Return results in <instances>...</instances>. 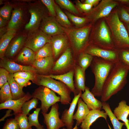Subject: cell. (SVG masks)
<instances>
[{
  "label": "cell",
  "instance_id": "16",
  "mask_svg": "<svg viewBox=\"0 0 129 129\" xmlns=\"http://www.w3.org/2000/svg\"><path fill=\"white\" fill-rule=\"evenodd\" d=\"M0 65L1 67L5 69L9 73H14L22 71H30L34 72H38L33 66L21 65L5 57L0 60Z\"/></svg>",
  "mask_w": 129,
  "mask_h": 129
},
{
  "label": "cell",
  "instance_id": "3",
  "mask_svg": "<svg viewBox=\"0 0 129 129\" xmlns=\"http://www.w3.org/2000/svg\"><path fill=\"white\" fill-rule=\"evenodd\" d=\"M64 28L70 47L77 59L79 55L84 52L86 48L90 28L89 27L79 28L72 27Z\"/></svg>",
  "mask_w": 129,
  "mask_h": 129
},
{
  "label": "cell",
  "instance_id": "56",
  "mask_svg": "<svg viewBox=\"0 0 129 129\" xmlns=\"http://www.w3.org/2000/svg\"><path fill=\"white\" fill-rule=\"evenodd\" d=\"M126 127L127 128V129H129V119H128V125Z\"/></svg>",
  "mask_w": 129,
  "mask_h": 129
},
{
  "label": "cell",
  "instance_id": "42",
  "mask_svg": "<svg viewBox=\"0 0 129 129\" xmlns=\"http://www.w3.org/2000/svg\"><path fill=\"white\" fill-rule=\"evenodd\" d=\"M13 76L14 77L22 78L32 81L33 82L35 80L36 77V75L34 72L27 71H20L14 73Z\"/></svg>",
  "mask_w": 129,
  "mask_h": 129
},
{
  "label": "cell",
  "instance_id": "24",
  "mask_svg": "<svg viewBox=\"0 0 129 129\" xmlns=\"http://www.w3.org/2000/svg\"><path fill=\"white\" fill-rule=\"evenodd\" d=\"M74 68L66 73L59 75L50 74L47 75L49 77L60 81L66 85L70 89L74 96L77 95L74 85L73 77L74 76Z\"/></svg>",
  "mask_w": 129,
  "mask_h": 129
},
{
  "label": "cell",
  "instance_id": "47",
  "mask_svg": "<svg viewBox=\"0 0 129 129\" xmlns=\"http://www.w3.org/2000/svg\"><path fill=\"white\" fill-rule=\"evenodd\" d=\"M76 6L79 10L86 12H88L91 10L93 5L89 4L82 3L79 0L76 2Z\"/></svg>",
  "mask_w": 129,
  "mask_h": 129
},
{
  "label": "cell",
  "instance_id": "40",
  "mask_svg": "<svg viewBox=\"0 0 129 129\" xmlns=\"http://www.w3.org/2000/svg\"><path fill=\"white\" fill-rule=\"evenodd\" d=\"M13 8L12 5L7 3L0 8V16L8 22L10 20Z\"/></svg>",
  "mask_w": 129,
  "mask_h": 129
},
{
  "label": "cell",
  "instance_id": "13",
  "mask_svg": "<svg viewBox=\"0 0 129 129\" xmlns=\"http://www.w3.org/2000/svg\"><path fill=\"white\" fill-rule=\"evenodd\" d=\"M50 43L55 59L57 60L68 48L70 47L69 39L66 34L52 37Z\"/></svg>",
  "mask_w": 129,
  "mask_h": 129
},
{
  "label": "cell",
  "instance_id": "14",
  "mask_svg": "<svg viewBox=\"0 0 129 129\" xmlns=\"http://www.w3.org/2000/svg\"><path fill=\"white\" fill-rule=\"evenodd\" d=\"M27 37L24 34L16 35L9 44L5 56L7 58L13 57L25 45Z\"/></svg>",
  "mask_w": 129,
  "mask_h": 129
},
{
  "label": "cell",
  "instance_id": "37",
  "mask_svg": "<svg viewBox=\"0 0 129 129\" xmlns=\"http://www.w3.org/2000/svg\"><path fill=\"white\" fill-rule=\"evenodd\" d=\"M56 4L62 8L68 10L73 14L78 15L79 13L77 8L69 0H56Z\"/></svg>",
  "mask_w": 129,
  "mask_h": 129
},
{
  "label": "cell",
  "instance_id": "9",
  "mask_svg": "<svg viewBox=\"0 0 129 129\" xmlns=\"http://www.w3.org/2000/svg\"><path fill=\"white\" fill-rule=\"evenodd\" d=\"M51 36L46 35L39 29L28 32L25 46L36 52L48 43H50Z\"/></svg>",
  "mask_w": 129,
  "mask_h": 129
},
{
  "label": "cell",
  "instance_id": "25",
  "mask_svg": "<svg viewBox=\"0 0 129 129\" xmlns=\"http://www.w3.org/2000/svg\"><path fill=\"white\" fill-rule=\"evenodd\" d=\"M114 114L118 120L123 121L126 126L128 125L127 117L129 115V106L127 104L124 100L120 101L118 106L113 110Z\"/></svg>",
  "mask_w": 129,
  "mask_h": 129
},
{
  "label": "cell",
  "instance_id": "1",
  "mask_svg": "<svg viewBox=\"0 0 129 129\" xmlns=\"http://www.w3.org/2000/svg\"><path fill=\"white\" fill-rule=\"evenodd\" d=\"M128 68L119 60L114 63L103 85L101 100L106 102L121 90L127 82Z\"/></svg>",
  "mask_w": 129,
  "mask_h": 129
},
{
  "label": "cell",
  "instance_id": "4",
  "mask_svg": "<svg viewBox=\"0 0 129 129\" xmlns=\"http://www.w3.org/2000/svg\"><path fill=\"white\" fill-rule=\"evenodd\" d=\"M33 82L38 86H46L58 94L60 97L62 104L67 105L70 104L71 92L62 82L57 81L47 75H36Z\"/></svg>",
  "mask_w": 129,
  "mask_h": 129
},
{
  "label": "cell",
  "instance_id": "19",
  "mask_svg": "<svg viewBox=\"0 0 129 129\" xmlns=\"http://www.w3.org/2000/svg\"><path fill=\"white\" fill-rule=\"evenodd\" d=\"M53 56L35 59L32 64V66L42 74L51 72L55 63Z\"/></svg>",
  "mask_w": 129,
  "mask_h": 129
},
{
  "label": "cell",
  "instance_id": "50",
  "mask_svg": "<svg viewBox=\"0 0 129 129\" xmlns=\"http://www.w3.org/2000/svg\"><path fill=\"white\" fill-rule=\"evenodd\" d=\"M8 22L5 19L0 16V28L7 26L6 25Z\"/></svg>",
  "mask_w": 129,
  "mask_h": 129
},
{
  "label": "cell",
  "instance_id": "5",
  "mask_svg": "<svg viewBox=\"0 0 129 129\" xmlns=\"http://www.w3.org/2000/svg\"><path fill=\"white\" fill-rule=\"evenodd\" d=\"M76 64V59L70 47L56 60L51 72L53 75L63 74L73 69Z\"/></svg>",
  "mask_w": 129,
  "mask_h": 129
},
{
  "label": "cell",
  "instance_id": "57",
  "mask_svg": "<svg viewBox=\"0 0 129 129\" xmlns=\"http://www.w3.org/2000/svg\"><path fill=\"white\" fill-rule=\"evenodd\" d=\"M128 29H129V25H128Z\"/></svg>",
  "mask_w": 129,
  "mask_h": 129
},
{
  "label": "cell",
  "instance_id": "52",
  "mask_svg": "<svg viewBox=\"0 0 129 129\" xmlns=\"http://www.w3.org/2000/svg\"><path fill=\"white\" fill-rule=\"evenodd\" d=\"M8 30L7 26L0 28V37L1 38L7 32Z\"/></svg>",
  "mask_w": 129,
  "mask_h": 129
},
{
  "label": "cell",
  "instance_id": "45",
  "mask_svg": "<svg viewBox=\"0 0 129 129\" xmlns=\"http://www.w3.org/2000/svg\"><path fill=\"white\" fill-rule=\"evenodd\" d=\"M1 129H20L17 123L14 118L7 119Z\"/></svg>",
  "mask_w": 129,
  "mask_h": 129
},
{
  "label": "cell",
  "instance_id": "48",
  "mask_svg": "<svg viewBox=\"0 0 129 129\" xmlns=\"http://www.w3.org/2000/svg\"><path fill=\"white\" fill-rule=\"evenodd\" d=\"M14 78L16 82L22 88L31 84V83L29 80L17 77H14Z\"/></svg>",
  "mask_w": 129,
  "mask_h": 129
},
{
  "label": "cell",
  "instance_id": "18",
  "mask_svg": "<svg viewBox=\"0 0 129 129\" xmlns=\"http://www.w3.org/2000/svg\"><path fill=\"white\" fill-rule=\"evenodd\" d=\"M32 98V95L27 92L24 97L19 99L10 100L0 103V109H11L13 111L15 115L22 113L21 109L23 104Z\"/></svg>",
  "mask_w": 129,
  "mask_h": 129
},
{
  "label": "cell",
  "instance_id": "26",
  "mask_svg": "<svg viewBox=\"0 0 129 129\" xmlns=\"http://www.w3.org/2000/svg\"><path fill=\"white\" fill-rule=\"evenodd\" d=\"M78 108L76 112L73 116V119L76 121L77 126L81 124L90 110L86 105L81 98H79L77 102Z\"/></svg>",
  "mask_w": 129,
  "mask_h": 129
},
{
  "label": "cell",
  "instance_id": "41",
  "mask_svg": "<svg viewBox=\"0 0 129 129\" xmlns=\"http://www.w3.org/2000/svg\"><path fill=\"white\" fill-rule=\"evenodd\" d=\"M65 13L70 21L75 25L76 28H79L86 21V19L85 18L77 16L68 11H65Z\"/></svg>",
  "mask_w": 129,
  "mask_h": 129
},
{
  "label": "cell",
  "instance_id": "21",
  "mask_svg": "<svg viewBox=\"0 0 129 129\" xmlns=\"http://www.w3.org/2000/svg\"><path fill=\"white\" fill-rule=\"evenodd\" d=\"M90 91L89 87L86 86L85 91L82 93L80 97L86 105L90 110H101L102 108V102L96 98Z\"/></svg>",
  "mask_w": 129,
  "mask_h": 129
},
{
  "label": "cell",
  "instance_id": "22",
  "mask_svg": "<svg viewBox=\"0 0 129 129\" xmlns=\"http://www.w3.org/2000/svg\"><path fill=\"white\" fill-rule=\"evenodd\" d=\"M74 85L77 94L85 91L86 87L85 71L77 64L74 67Z\"/></svg>",
  "mask_w": 129,
  "mask_h": 129
},
{
  "label": "cell",
  "instance_id": "58",
  "mask_svg": "<svg viewBox=\"0 0 129 129\" xmlns=\"http://www.w3.org/2000/svg\"><path fill=\"white\" fill-rule=\"evenodd\" d=\"M128 9L129 10V8H128Z\"/></svg>",
  "mask_w": 129,
  "mask_h": 129
},
{
  "label": "cell",
  "instance_id": "46",
  "mask_svg": "<svg viewBox=\"0 0 129 129\" xmlns=\"http://www.w3.org/2000/svg\"><path fill=\"white\" fill-rule=\"evenodd\" d=\"M9 73L3 68H0V88L8 82Z\"/></svg>",
  "mask_w": 129,
  "mask_h": 129
},
{
  "label": "cell",
  "instance_id": "27",
  "mask_svg": "<svg viewBox=\"0 0 129 129\" xmlns=\"http://www.w3.org/2000/svg\"><path fill=\"white\" fill-rule=\"evenodd\" d=\"M16 30L8 29L6 33L0 38V57L3 58L6 50L10 42L16 35Z\"/></svg>",
  "mask_w": 129,
  "mask_h": 129
},
{
  "label": "cell",
  "instance_id": "20",
  "mask_svg": "<svg viewBox=\"0 0 129 129\" xmlns=\"http://www.w3.org/2000/svg\"><path fill=\"white\" fill-rule=\"evenodd\" d=\"M116 5L117 3L112 0H102L97 6L94 13V20L96 21L101 18L108 16Z\"/></svg>",
  "mask_w": 129,
  "mask_h": 129
},
{
  "label": "cell",
  "instance_id": "8",
  "mask_svg": "<svg viewBox=\"0 0 129 129\" xmlns=\"http://www.w3.org/2000/svg\"><path fill=\"white\" fill-rule=\"evenodd\" d=\"M110 25L116 37L117 45L119 47L129 48V36L124 26L120 20L117 13H114L112 17Z\"/></svg>",
  "mask_w": 129,
  "mask_h": 129
},
{
  "label": "cell",
  "instance_id": "6",
  "mask_svg": "<svg viewBox=\"0 0 129 129\" xmlns=\"http://www.w3.org/2000/svg\"><path fill=\"white\" fill-rule=\"evenodd\" d=\"M32 96V98L40 101L41 104L40 108L42 112L45 113H47L51 106L61 101L59 96L56 95L54 91L43 86H40L36 89Z\"/></svg>",
  "mask_w": 129,
  "mask_h": 129
},
{
  "label": "cell",
  "instance_id": "43",
  "mask_svg": "<svg viewBox=\"0 0 129 129\" xmlns=\"http://www.w3.org/2000/svg\"><path fill=\"white\" fill-rule=\"evenodd\" d=\"M118 52L119 60L129 70V49H124Z\"/></svg>",
  "mask_w": 129,
  "mask_h": 129
},
{
  "label": "cell",
  "instance_id": "29",
  "mask_svg": "<svg viewBox=\"0 0 129 129\" xmlns=\"http://www.w3.org/2000/svg\"><path fill=\"white\" fill-rule=\"evenodd\" d=\"M35 53L25 47L21 50L17 58V61L23 64H32L35 60Z\"/></svg>",
  "mask_w": 129,
  "mask_h": 129
},
{
  "label": "cell",
  "instance_id": "36",
  "mask_svg": "<svg viewBox=\"0 0 129 129\" xmlns=\"http://www.w3.org/2000/svg\"><path fill=\"white\" fill-rule=\"evenodd\" d=\"M41 110L40 108H37L33 113L28 115V117L30 125L32 127L35 126L37 129H45L44 126L39 123L38 120V115Z\"/></svg>",
  "mask_w": 129,
  "mask_h": 129
},
{
  "label": "cell",
  "instance_id": "33",
  "mask_svg": "<svg viewBox=\"0 0 129 129\" xmlns=\"http://www.w3.org/2000/svg\"><path fill=\"white\" fill-rule=\"evenodd\" d=\"M93 56L84 52L81 53L77 59V64L84 71L90 66Z\"/></svg>",
  "mask_w": 129,
  "mask_h": 129
},
{
  "label": "cell",
  "instance_id": "38",
  "mask_svg": "<svg viewBox=\"0 0 129 129\" xmlns=\"http://www.w3.org/2000/svg\"><path fill=\"white\" fill-rule=\"evenodd\" d=\"M14 118L20 129H32L27 115L22 113H19L15 115Z\"/></svg>",
  "mask_w": 129,
  "mask_h": 129
},
{
  "label": "cell",
  "instance_id": "32",
  "mask_svg": "<svg viewBox=\"0 0 129 129\" xmlns=\"http://www.w3.org/2000/svg\"><path fill=\"white\" fill-rule=\"evenodd\" d=\"M56 16L55 18L58 22L65 28L71 27L72 25L67 16L56 3L55 5Z\"/></svg>",
  "mask_w": 129,
  "mask_h": 129
},
{
  "label": "cell",
  "instance_id": "12",
  "mask_svg": "<svg viewBox=\"0 0 129 129\" xmlns=\"http://www.w3.org/2000/svg\"><path fill=\"white\" fill-rule=\"evenodd\" d=\"M84 52L93 56L100 58L114 63L119 61L118 52L112 50H108L91 46L87 47Z\"/></svg>",
  "mask_w": 129,
  "mask_h": 129
},
{
  "label": "cell",
  "instance_id": "23",
  "mask_svg": "<svg viewBox=\"0 0 129 129\" xmlns=\"http://www.w3.org/2000/svg\"><path fill=\"white\" fill-rule=\"evenodd\" d=\"M108 116L106 113L103 111L91 110L81 123V129H90L91 126L99 118L102 117L106 120Z\"/></svg>",
  "mask_w": 129,
  "mask_h": 129
},
{
  "label": "cell",
  "instance_id": "35",
  "mask_svg": "<svg viewBox=\"0 0 129 129\" xmlns=\"http://www.w3.org/2000/svg\"><path fill=\"white\" fill-rule=\"evenodd\" d=\"M13 100L10 85L7 82L0 90V102L2 103L10 100Z\"/></svg>",
  "mask_w": 129,
  "mask_h": 129
},
{
  "label": "cell",
  "instance_id": "30",
  "mask_svg": "<svg viewBox=\"0 0 129 129\" xmlns=\"http://www.w3.org/2000/svg\"><path fill=\"white\" fill-rule=\"evenodd\" d=\"M98 38L100 42L105 44L106 46L112 48L113 46L107 27L105 22L102 21L98 32Z\"/></svg>",
  "mask_w": 129,
  "mask_h": 129
},
{
  "label": "cell",
  "instance_id": "10",
  "mask_svg": "<svg viewBox=\"0 0 129 129\" xmlns=\"http://www.w3.org/2000/svg\"><path fill=\"white\" fill-rule=\"evenodd\" d=\"M40 30L46 35L52 37L65 34L64 27L57 21L55 18L51 16L44 17L41 21Z\"/></svg>",
  "mask_w": 129,
  "mask_h": 129
},
{
  "label": "cell",
  "instance_id": "54",
  "mask_svg": "<svg viewBox=\"0 0 129 129\" xmlns=\"http://www.w3.org/2000/svg\"><path fill=\"white\" fill-rule=\"evenodd\" d=\"M120 1L126 3H129V0H119Z\"/></svg>",
  "mask_w": 129,
  "mask_h": 129
},
{
  "label": "cell",
  "instance_id": "11",
  "mask_svg": "<svg viewBox=\"0 0 129 129\" xmlns=\"http://www.w3.org/2000/svg\"><path fill=\"white\" fill-rule=\"evenodd\" d=\"M59 105L57 103L51 106L49 113L42 112L44 117L43 122L46 126L47 129H59L65 126L59 118Z\"/></svg>",
  "mask_w": 129,
  "mask_h": 129
},
{
  "label": "cell",
  "instance_id": "44",
  "mask_svg": "<svg viewBox=\"0 0 129 129\" xmlns=\"http://www.w3.org/2000/svg\"><path fill=\"white\" fill-rule=\"evenodd\" d=\"M42 2L47 8L50 16L55 17L56 16L55 5L56 3L53 0H41Z\"/></svg>",
  "mask_w": 129,
  "mask_h": 129
},
{
  "label": "cell",
  "instance_id": "28",
  "mask_svg": "<svg viewBox=\"0 0 129 129\" xmlns=\"http://www.w3.org/2000/svg\"><path fill=\"white\" fill-rule=\"evenodd\" d=\"M13 73H9L8 82L10 87L13 100H17L24 97L26 94L23 91L22 88L15 80Z\"/></svg>",
  "mask_w": 129,
  "mask_h": 129
},
{
  "label": "cell",
  "instance_id": "17",
  "mask_svg": "<svg viewBox=\"0 0 129 129\" xmlns=\"http://www.w3.org/2000/svg\"><path fill=\"white\" fill-rule=\"evenodd\" d=\"M24 16V9L21 6H13L11 18L7 25L8 30H16L20 28L23 22Z\"/></svg>",
  "mask_w": 129,
  "mask_h": 129
},
{
  "label": "cell",
  "instance_id": "39",
  "mask_svg": "<svg viewBox=\"0 0 129 129\" xmlns=\"http://www.w3.org/2000/svg\"><path fill=\"white\" fill-rule=\"evenodd\" d=\"M38 100L34 97L27 101L23 104L22 108V113L25 115H29V112L32 109L36 108L38 104Z\"/></svg>",
  "mask_w": 129,
  "mask_h": 129
},
{
  "label": "cell",
  "instance_id": "34",
  "mask_svg": "<svg viewBox=\"0 0 129 129\" xmlns=\"http://www.w3.org/2000/svg\"><path fill=\"white\" fill-rule=\"evenodd\" d=\"M53 56L52 48L50 43H48L35 52V59Z\"/></svg>",
  "mask_w": 129,
  "mask_h": 129
},
{
  "label": "cell",
  "instance_id": "15",
  "mask_svg": "<svg viewBox=\"0 0 129 129\" xmlns=\"http://www.w3.org/2000/svg\"><path fill=\"white\" fill-rule=\"evenodd\" d=\"M82 93V91L74 96L69 109L66 108L62 112L61 119L67 129H72L74 121V113L78 101Z\"/></svg>",
  "mask_w": 129,
  "mask_h": 129
},
{
  "label": "cell",
  "instance_id": "55",
  "mask_svg": "<svg viewBox=\"0 0 129 129\" xmlns=\"http://www.w3.org/2000/svg\"><path fill=\"white\" fill-rule=\"evenodd\" d=\"M77 125L76 124L75 125L74 127L72 129H78V128L77 127ZM62 129H67L66 128H63Z\"/></svg>",
  "mask_w": 129,
  "mask_h": 129
},
{
  "label": "cell",
  "instance_id": "49",
  "mask_svg": "<svg viewBox=\"0 0 129 129\" xmlns=\"http://www.w3.org/2000/svg\"><path fill=\"white\" fill-rule=\"evenodd\" d=\"M121 16L124 21L129 23V14L123 9H122L121 10Z\"/></svg>",
  "mask_w": 129,
  "mask_h": 129
},
{
  "label": "cell",
  "instance_id": "53",
  "mask_svg": "<svg viewBox=\"0 0 129 129\" xmlns=\"http://www.w3.org/2000/svg\"><path fill=\"white\" fill-rule=\"evenodd\" d=\"M99 1V0H86L85 1L84 3L93 5L97 3Z\"/></svg>",
  "mask_w": 129,
  "mask_h": 129
},
{
  "label": "cell",
  "instance_id": "7",
  "mask_svg": "<svg viewBox=\"0 0 129 129\" xmlns=\"http://www.w3.org/2000/svg\"><path fill=\"white\" fill-rule=\"evenodd\" d=\"M28 9L31 17L29 21L25 26V29L28 32L39 29L42 21L47 16L41 3L37 1L29 3Z\"/></svg>",
  "mask_w": 129,
  "mask_h": 129
},
{
  "label": "cell",
  "instance_id": "51",
  "mask_svg": "<svg viewBox=\"0 0 129 129\" xmlns=\"http://www.w3.org/2000/svg\"><path fill=\"white\" fill-rule=\"evenodd\" d=\"M12 110L11 109H9L7 111L5 115L3 117L0 119V122L4 121L5 119L6 118L12 116V114L11 113L12 111Z\"/></svg>",
  "mask_w": 129,
  "mask_h": 129
},
{
  "label": "cell",
  "instance_id": "31",
  "mask_svg": "<svg viewBox=\"0 0 129 129\" xmlns=\"http://www.w3.org/2000/svg\"><path fill=\"white\" fill-rule=\"evenodd\" d=\"M102 108L109 117L114 129H122L125 124L120 122L115 117L111 110L109 104L106 102H102Z\"/></svg>",
  "mask_w": 129,
  "mask_h": 129
},
{
  "label": "cell",
  "instance_id": "2",
  "mask_svg": "<svg viewBox=\"0 0 129 129\" xmlns=\"http://www.w3.org/2000/svg\"><path fill=\"white\" fill-rule=\"evenodd\" d=\"M114 64L110 61L93 56L90 66L95 82L91 91L95 96H101L104 84Z\"/></svg>",
  "mask_w": 129,
  "mask_h": 129
}]
</instances>
